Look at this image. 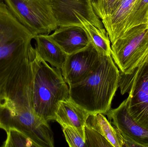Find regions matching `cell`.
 <instances>
[{"instance_id":"obj_11","label":"cell","mask_w":148,"mask_h":147,"mask_svg":"<svg viewBox=\"0 0 148 147\" xmlns=\"http://www.w3.org/2000/svg\"><path fill=\"white\" fill-rule=\"evenodd\" d=\"M50 35L68 55L86 48L90 43L88 35L82 26H59Z\"/></svg>"},{"instance_id":"obj_5","label":"cell","mask_w":148,"mask_h":147,"mask_svg":"<svg viewBox=\"0 0 148 147\" xmlns=\"http://www.w3.org/2000/svg\"><path fill=\"white\" fill-rule=\"evenodd\" d=\"M111 56L119 70L130 75L148 60V23L134 27L111 44Z\"/></svg>"},{"instance_id":"obj_13","label":"cell","mask_w":148,"mask_h":147,"mask_svg":"<svg viewBox=\"0 0 148 147\" xmlns=\"http://www.w3.org/2000/svg\"><path fill=\"white\" fill-rule=\"evenodd\" d=\"M36 51L41 58L51 66L61 70L67 57L50 35H38L34 37Z\"/></svg>"},{"instance_id":"obj_2","label":"cell","mask_w":148,"mask_h":147,"mask_svg":"<svg viewBox=\"0 0 148 147\" xmlns=\"http://www.w3.org/2000/svg\"><path fill=\"white\" fill-rule=\"evenodd\" d=\"M34 37L0 1V91L29 55Z\"/></svg>"},{"instance_id":"obj_1","label":"cell","mask_w":148,"mask_h":147,"mask_svg":"<svg viewBox=\"0 0 148 147\" xmlns=\"http://www.w3.org/2000/svg\"><path fill=\"white\" fill-rule=\"evenodd\" d=\"M120 71L111 56H101L98 66L84 80L69 85V98L90 114L107 115L119 88Z\"/></svg>"},{"instance_id":"obj_19","label":"cell","mask_w":148,"mask_h":147,"mask_svg":"<svg viewBox=\"0 0 148 147\" xmlns=\"http://www.w3.org/2000/svg\"><path fill=\"white\" fill-rule=\"evenodd\" d=\"M85 143L86 147H113L101 134L85 126Z\"/></svg>"},{"instance_id":"obj_6","label":"cell","mask_w":148,"mask_h":147,"mask_svg":"<svg viewBox=\"0 0 148 147\" xmlns=\"http://www.w3.org/2000/svg\"><path fill=\"white\" fill-rule=\"evenodd\" d=\"M18 21L34 36L50 35L58 27L51 0H3Z\"/></svg>"},{"instance_id":"obj_9","label":"cell","mask_w":148,"mask_h":147,"mask_svg":"<svg viewBox=\"0 0 148 147\" xmlns=\"http://www.w3.org/2000/svg\"><path fill=\"white\" fill-rule=\"evenodd\" d=\"M101 58L90 42L86 48L68 55L61 69L64 80L69 85L84 80L98 66Z\"/></svg>"},{"instance_id":"obj_14","label":"cell","mask_w":148,"mask_h":147,"mask_svg":"<svg viewBox=\"0 0 148 147\" xmlns=\"http://www.w3.org/2000/svg\"><path fill=\"white\" fill-rule=\"evenodd\" d=\"M85 125L101 134L113 147H123L121 135L114 127H112L110 122L103 114L98 113L90 114Z\"/></svg>"},{"instance_id":"obj_15","label":"cell","mask_w":148,"mask_h":147,"mask_svg":"<svg viewBox=\"0 0 148 147\" xmlns=\"http://www.w3.org/2000/svg\"><path fill=\"white\" fill-rule=\"evenodd\" d=\"M87 32L90 42L101 56H111V43L105 28L97 27L78 14H75Z\"/></svg>"},{"instance_id":"obj_4","label":"cell","mask_w":148,"mask_h":147,"mask_svg":"<svg viewBox=\"0 0 148 147\" xmlns=\"http://www.w3.org/2000/svg\"><path fill=\"white\" fill-rule=\"evenodd\" d=\"M14 128L26 134L36 147H54L53 134L47 122L24 107L0 97V129Z\"/></svg>"},{"instance_id":"obj_20","label":"cell","mask_w":148,"mask_h":147,"mask_svg":"<svg viewBox=\"0 0 148 147\" xmlns=\"http://www.w3.org/2000/svg\"><path fill=\"white\" fill-rule=\"evenodd\" d=\"M115 0H92L94 11L99 18L103 20L110 15Z\"/></svg>"},{"instance_id":"obj_17","label":"cell","mask_w":148,"mask_h":147,"mask_svg":"<svg viewBox=\"0 0 148 147\" xmlns=\"http://www.w3.org/2000/svg\"><path fill=\"white\" fill-rule=\"evenodd\" d=\"M7 139L2 146L3 147H36L33 142L20 130L10 128L6 132Z\"/></svg>"},{"instance_id":"obj_3","label":"cell","mask_w":148,"mask_h":147,"mask_svg":"<svg viewBox=\"0 0 148 147\" xmlns=\"http://www.w3.org/2000/svg\"><path fill=\"white\" fill-rule=\"evenodd\" d=\"M69 98V88L61 70L50 66L39 55L32 91L34 114L47 122L55 121L60 102Z\"/></svg>"},{"instance_id":"obj_10","label":"cell","mask_w":148,"mask_h":147,"mask_svg":"<svg viewBox=\"0 0 148 147\" xmlns=\"http://www.w3.org/2000/svg\"><path fill=\"white\" fill-rule=\"evenodd\" d=\"M111 123L123 136L132 139L141 147H148V129L137 123L128 112L124 100L118 108L107 114Z\"/></svg>"},{"instance_id":"obj_21","label":"cell","mask_w":148,"mask_h":147,"mask_svg":"<svg viewBox=\"0 0 148 147\" xmlns=\"http://www.w3.org/2000/svg\"><path fill=\"white\" fill-rule=\"evenodd\" d=\"M0 1H3V0H0Z\"/></svg>"},{"instance_id":"obj_12","label":"cell","mask_w":148,"mask_h":147,"mask_svg":"<svg viewBox=\"0 0 148 147\" xmlns=\"http://www.w3.org/2000/svg\"><path fill=\"white\" fill-rule=\"evenodd\" d=\"M90 114L77 104L68 99L60 102L55 121L61 126H73L85 133V126Z\"/></svg>"},{"instance_id":"obj_8","label":"cell","mask_w":148,"mask_h":147,"mask_svg":"<svg viewBox=\"0 0 148 147\" xmlns=\"http://www.w3.org/2000/svg\"><path fill=\"white\" fill-rule=\"evenodd\" d=\"M51 6L58 26H82L75 14L80 15L98 28H104L97 15L92 0H51Z\"/></svg>"},{"instance_id":"obj_18","label":"cell","mask_w":148,"mask_h":147,"mask_svg":"<svg viewBox=\"0 0 148 147\" xmlns=\"http://www.w3.org/2000/svg\"><path fill=\"white\" fill-rule=\"evenodd\" d=\"M66 141L70 147H86L85 133L73 126H62Z\"/></svg>"},{"instance_id":"obj_16","label":"cell","mask_w":148,"mask_h":147,"mask_svg":"<svg viewBox=\"0 0 148 147\" xmlns=\"http://www.w3.org/2000/svg\"><path fill=\"white\" fill-rule=\"evenodd\" d=\"M148 23V0H140L130 16L125 27V33L134 27Z\"/></svg>"},{"instance_id":"obj_7","label":"cell","mask_w":148,"mask_h":147,"mask_svg":"<svg viewBox=\"0 0 148 147\" xmlns=\"http://www.w3.org/2000/svg\"><path fill=\"white\" fill-rule=\"evenodd\" d=\"M119 87L126 99L127 110L137 123L148 129V60L130 75L120 72Z\"/></svg>"}]
</instances>
